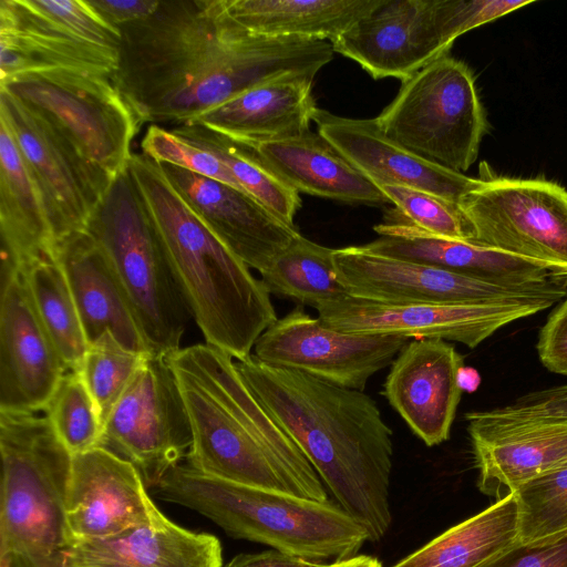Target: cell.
<instances>
[{"label": "cell", "instance_id": "obj_1", "mask_svg": "<svg viewBox=\"0 0 567 567\" xmlns=\"http://www.w3.org/2000/svg\"><path fill=\"white\" fill-rule=\"evenodd\" d=\"M118 29L112 80L141 125L188 123L266 82L317 74L334 54L329 41L248 32L226 0H159L152 14Z\"/></svg>", "mask_w": 567, "mask_h": 567}, {"label": "cell", "instance_id": "obj_2", "mask_svg": "<svg viewBox=\"0 0 567 567\" xmlns=\"http://www.w3.org/2000/svg\"><path fill=\"white\" fill-rule=\"evenodd\" d=\"M243 380L297 444L337 504L378 542L392 523V430L363 391L267 365L252 354L235 360Z\"/></svg>", "mask_w": 567, "mask_h": 567}, {"label": "cell", "instance_id": "obj_3", "mask_svg": "<svg viewBox=\"0 0 567 567\" xmlns=\"http://www.w3.org/2000/svg\"><path fill=\"white\" fill-rule=\"evenodd\" d=\"M166 359L189 417L188 465L225 481L329 501L313 466L261 406L228 353L205 342Z\"/></svg>", "mask_w": 567, "mask_h": 567}, {"label": "cell", "instance_id": "obj_4", "mask_svg": "<svg viewBox=\"0 0 567 567\" xmlns=\"http://www.w3.org/2000/svg\"><path fill=\"white\" fill-rule=\"evenodd\" d=\"M127 168L206 343L236 361L249 358L278 319L261 279L194 214L158 163L134 153Z\"/></svg>", "mask_w": 567, "mask_h": 567}, {"label": "cell", "instance_id": "obj_5", "mask_svg": "<svg viewBox=\"0 0 567 567\" xmlns=\"http://www.w3.org/2000/svg\"><path fill=\"white\" fill-rule=\"evenodd\" d=\"M158 497L209 518L237 539L307 560L346 559L370 542L367 528L331 501L243 485L177 464L153 486Z\"/></svg>", "mask_w": 567, "mask_h": 567}, {"label": "cell", "instance_id": "obj_6", "mask_svg": "<svg viewBox=\"0 0 567 567\" xmlns=\"http://www.w3.org/2000/svg\"><path fill=\"white\" fill-rule=\"evenodd\" d=\"M0 556L12 567H66L72 455L49 419L0 411Z\"/></svg>", "mask_w": 567, "mask_h": 567}, {"label": "cell", "instance_id": "obj_7", "mask_svg": "<svg viewBox=\"0 0 567 567\" xmlns=\"http://www.w3.org/2000/svg\"><path fill=\"white\" fill-rule=\"evenodd\" d=\"M85 230L115 270L150 354L167 358L181 349L193 312L128 168L113 179Z\"/></svg>", "mask_w": 567, "mask_h": 567}, {"label": "cell", "instance_id": "obj_8", "mask_svg": "<svg viewBox=\"0 0 567 567\" xmlns=\"http://www.w3.org/2000/svg\"><path fill=\"white\" fill-rule=\"evenodd\" d=\"M534 0H383L330 41L334 53L359 63L373 79L404 81L449 54L467 31Z\"/></svg>", "mask_w": 567, "mask_h": 567}, {"label": "cell", "instance_id": "obj_9", "mask_svg": "<svg viewBox=\"0 0 567 567\" xmlns=\"http://www.w3.org/2000/svg\"><path fill=\"white\" fill-rule=\"evenodd\" d=\"M375 120L409 152L462 174L476 161L488 131L472 70L449 54L402 81Z\"/></svg>", "mask_w": 567, "mask_h": 567}, {"label": "cell", "instance_id": "obj_10", "mask_svg": "<svg viewBox=\"0 0 567 567\" xmlns=\"http://www.w3.org/2000/svg\"><path fill=\"white\" fill-rule=\"evenodd\" d=\"M0 90L50 124L111 178L127 169L141 124L111 76L47 70L1 82Z\"/></svg>", "mask_w": 567, "mask_h": 567}, {"label": "cell", "instance_id": "obj_11", "mask_svg": "<svg viewBox=\"0 0 567 567\" xmlns=\"http://www.w3.org/2000/svg\"><path fill=\"white\" fill-rule=\"evenodd\" d=\"M334 264L349 296L382 303H499L549 299L567 289L551 279L502 282L377 254L361 246L334 249Z\"/></svg>", "mask_w": 567, "mask_h": 567}, {"label": "cell", "instance_id": "obj_12", "mask_svg": "<svg viewBox=\"0 0 567 567\" xmlns=\"http://www.w3.org/2000/svg\"><path fill=\"white\" fill-rule=\"evenodd\" d=\"M457 206L470 243L551 266H567V189L539 178L495 177L464 195Z\"/></svg>", "mask_w": 567, "mask_h": 567}, {"label": "cell", "instance_id": "obj_13", "mask_svg": "<svg viewBox=\"0 0 567 567\" xmlns=\"http://www.w3.org/2000/svg\"><path fill=\"white\" fill-rule=\"evenodd\" d=\"M193 441L176 378L163 357L147 355L103 423L99 447L130 461L152 487Z\"/></svg>", "mask_w": 567, "mask_h": 567}, {"label": "cell", "instance_id": "obj_14", "mask_svg": "<svg viewBox=\"0 0 567 567\" xmlns=\"http://www.w3.org/2000/svg\"><path fill=\"white\" fill-rule=\"evenodd\" d=\"M410 339L337 331L297 307L257 340L252 357L347 389L363 391L370 378L391 365Z\"/></svg>", "mask_w": 567, "mask_h": 567}, {"label": "cell", "instance_id": "obj_15", "mask_svg": "<svg viewBox=\"0 0 567 567\" xmlns=\"http://www.w3.org/2000/svg\"><path fill=\"white\" fill-rule=\"evenodd\" d=\"M554 303L549 299L499 303H382L349 296L316 310L321 322L337 331L440 339L474 349L501 328Z\"/></svg>", "mask_w": 567, "mask_h": 567}, {"label": "cell", "instance_id": "obj_16", "mask_svg": "<svg viewBox=\"0 0 567 567\" xmlns=\"http://www.w3.org/2000/svg\"><path fill=\"white\" fill-rule=\"evenodd\" d=\"M8 124L44 200L56 243L83 230L113 178L89 163L50 124L0 90Z\"/></svg>", "mask_w": 567, "mask_h": 567}, {"label": "cell", "instance_id": "obj_17", "mask_svg": "<svg viewBox=\"0 0 567 567\" xmlns=\"http://www.w3.org/2000/svg\"><path fill=\"white\" fill-rule=\"evenodd\" d=\"M0 411H43L68 371L19 268L1 262Z\"/></svg>", "mask_w": 567, "mask_h": 567}, {"label": "cell", "instance_id": "obj_18", "mask_svg": "<svg viewBox=\"0 0 567 567\" xmlns=\"http://www.w3.org/2000/svg\"><path fill=\"white\" fill-rule=\"evenodd\" d=\"M144 483L134 464L106 449L73 455L65 501L73 543L165 520Z\"/></svg>", "mask_w": 567, "mask_h": 567}, {"label": "cell", "instance_id": "obj_19", "mask_svg": "<svg viewBox=\"0 0 567 567\" xmlns=\"http://www.w3.org/2000/svg\"><path fill=\"white\" fill-rule=\"evenodd\" d=\"M118 63L120 50L90 41L52 14L42 0H0V83L60 69L112 78Z\"/></svg>", "mask_w": 567, "mask_h": 567}, {"label": "cell", "instance_id": "obj_20", "mask_svg": "<svg viewBox=\"0 0 567 567\" xmlns=\"http://www.w3.org/2000/svg\"><path fill=\"white\" fill-rule=\"evenodd\" d=\"M478 488L498 499L567 464V421L512 420L489 411L465 414Z\"/></svg>", "mask_w": 567, "mask_h": 567}, {"label": "cell", "instance_id": "obj_21", "mask_svg": "<svg viewBox=\"0 0 567 567\" xmlns=\"http://www.w3.org/2000/svg\"><path fill=\"white\" fill-rule=\"evenodd\" d=\"M462 369V355L440 339H412L391 363L382 393L427 446L450 437L463 391Z\"/></svg>", "mask_w": 567, "mask_h": 567}, {"label": "cell", "instance_id": "obj_22", "mask_svg": "<svg viewBox=\"0 0 567 567\" xmlns=\"http://www.w3.org/2000/svg\"><path fill=\"white\" fill-rule=\"evenodd\" d=\"M159 166L207 228L260 274L299 235L295 226L286 224L238 188L169 164Z\"/></svg>", "mask_w": 567, "mask_h": 567}, {"label": "cell", "instance_id": "obj_23", "mask_svg": "<svg viewBox=\"0 0 567 567\" xmlns=\"http://www.w3.org/2000/svg\"><path fill=\"white\" fill-rule=\"evenodd\" d=\"M318 133L375 185L415 188L457 205L482 183L425 161L390 140L374 118L338 116L317 107Z\"/></svg>", "mask_w": 567, "mask_h": 567}, {"label": "cell", "instance_id": "obj_24", "mask_svg": "<svg viewBox=\"0 0 567 567\" xmlns=\"http://www.w3.org/2000/svg\"><path fill=\"white\" fill-rule=\"evenodd\" d=\"M53 254L75 300L89 346L111 332L124 347L150 354L131 301L107 256L85 230L59 240Z\"/></svg>", "mask_w": 567, "mask_h": 567}, {"label": "cell", "instance_id": "obj_25", "mask_svg": "<svg viewBox=\"0 0 567 567\" xmlns=\"http://www.w3.org/2000/svg\"><path fill=\"white\" fill-rule=\"evenodd\" d=\"M315 76L312 73H297L275 79L204 112L190 122L250 148L299 136L310 130L317 109L312 96Z\"/></svg>", "mask_w": 567, "mask_h": 567}, {"label": "cell", "instance_id": "obj_26", "mask_svg": "<svg viewBox=\"0 0 567 567\" xmlns=\"http://www.w3.org/2000/svg\"><path fill=\"white\" fill-rule=\"evenodd\" d=\"M380 238L365 249L423 262L454 272L502 282H542L550 279L551 266L474 243L434 236L391 214L373 227Z\"/></svg>", "mask_w": 567, "mask_h": 567}, {"label": "cell", "instance_id": "obj_27", "mask_svg": "<svg viewBox=\"0 0 567 567\" xmlns=\"http://www.w3.org/2000/svg\"><path fill=\"white\" fill-rule=\"evenodd\" d=\"M66 567H223V548L210 534L195 533L168 518L121 534L74 542Z\"/></svg>", "mask_w": 567, "mask_h": 567}, {"label": "cell", "instance_id": "obj_28", "mask_svg": "<svg viewBox=\"0 0 567 567\" xmlns=\"http://www.w3.org/2000/svg\"><path fill=\"white\" fill-rule=\"evenodd\" d=\"M251 151L298 193L350 204L389 203L381 189L318 132L309 130L299 136L259 144Z\"/></svg>", "mask_w": 567, "mask_h": 567}, {"label": "cell", "instance_id": "obj_29", "mask_svg": "<svg viewBox=\"0 0 567 567\" xmlns=\"http://www.w3.org/2000/svg\"><path fill=\"white\" fill-rule=\"evenodd\" d=\"M0 233L2 260L16 267L53 252L56 238L42 195L0 118Z\"/></svg>", "mask_w": 567, "mask_h": 567}, {"label": "cell", "instance_id": "obj_30", "mask_svg": "<svg viewBox=\"0 0 567 567\" xmlns=\"http://www.w3.org/2000/svg\"><path fill=\"white\" fill-rule=\"evenodd\" d=\"M246 31L266 37L332 41L383 0H226Z\"/></svg>", "mask_w": 567, "mask_h": 567}, {"label": "cell", "instance_id": "obj_31", "mask_svg": "<svg viewBox=\"0 0 567 567\" xmlns=\"http://www.w3.org/2000/svg\"><path fill=\"white\" fill-rule=\"evenodd\" d=\"M517 543L518 502L512 493L391 567H478Z\"/></svg>", "mask_w": 567, "mask_h": 567}, {"label": "cell", "instance_id": "obj_32", "mask_svg": "<svg viewBox=\"0 0 567 567\" xmlns=\"http://www.w3.org/2000/svg\"><path fill=\"white\" fill-rule=\"evenodd\" d=\"M334 249L300 234L260 274L270 295L317 309L349 297L333 259Z\"/></svg>", "mask_w": 567, "mask_h": 567}, {"label": "cell", "instance_id": "obj_33", "mask_svg": "<svg viewBox=\"0 0 567 567\" xmlns=\"http://www.w3.org/2000/svg\"><path fill=\"white\" fill-rule=\"evenodd\" d=\"M18 268V267H17ZM37 312L65 368L76 370L89 343L65 274L53 252L19 267Z\"/></svg>", "mask_w": 567, "mask_h": 567}, {"label": "cell", "instance_id": "obj_34", "mask_svg": "<svg viewBox=\"0 0 567 567\" xmlns=\"http://www.w3.org/2000/svg\"><path fill=\"white\" fill-rule=\"evenodd\" d=\"M172 132L217 156L248 195L279 219L295 226L293 219L301 205L299 193L269 171L251 148L197 123L177 125Z\"/></svg>", "mask_w": 567, "mask_h": 567}, {"label": "cell", "instance_id": "obj_35", "mask_svg": "<svg viewBox=\"0 0 567 567\" xmlns=\"http://www.w3.org/2000/svg\"><path fill=\"white\" fill-rule=\"evenodd\" d=\"M43 411L72 456L100 446L103 423L78 370L64 373Z\"/></svg>", "mask_w": 567, "mask_h": 567}, {"label": "cell", "instance_id": "obj_36", "mask_svg": "<svg viewBox=\"0 0 567 567\" xmlns=\"http://www.w3.org/2000/svg\"><path fill=\"white\" fill-rule=\"evenodd\" d=\"M518 542L535 544L567 534V464L516 489Z\"/></svg>", "mask_w": 567, "mask_h": 567}, {"label": "cell", "instance_id": "obj_37", "mask_svg": "<svg viewBox=\"0 0 567 567\" xmlns=\"http://www.w3.org/2000/svg\"><path fill=\"white\" fill-rule=\"evenodd\" d=\"M147 355L127 349L111 332H104L89 346L76 370L97 406L102 423Z\"/></svg>", "mask_w": 567, "mask_h": 567}, {"label": "cell", "instance_id": "obj_38", "mask_svg": "<svg viewBox=\"0 0 567 567\" xmlns=\"http://www.w3.org/2000/svg\"><path fill=\"white\" fill-rule=\"evenodd\" d=\"M377 186L395 205L400 219L434 236L471 241L470 226L456 204L415 188Z\"/></svg>", "mask_w": 567, "mask_h": 567}, {"label": "cell", "instance_id": "obj_39", "mask_svg": "<svg viewBox=\"0 0 567 567\" xmlns=\"http://www.w3.org/2000/svg\"><path fill=\"white\" fill-rule=\"evenodd\" d=\"M141 148L144 155L156 163L169 164L245 192L217 156L159 125L152 124L146 128Z\"/></svg>", "mask_w": 567, "mask_h": 567}, {"label": "cell", "instance_id": "obj_40", "mask_svg": "<svg viewBox=\"0 0 567 567\" xmlns=\"http://www.w3.org/2000/svg\"><path fill=\"white\" fill-rule=\"evenodd\" d=\"M489 413L512 420L567 421V384L527 393L511 405L489 410Z\"/></svg>", "mask_w": 567, "mask_h": 567}, {"label": "cell", "instance_id": "obj_41", "mask_svg": "<svg viewBox=\"0 0 567 567\" xmlns=\"http://www.w3.org/2000/svg\"><path fill=\"white\" fill-rule=\"evenodd\" d=\"M478 567H567V534L535 544L518 542Z\"/></svg>", "mask_w": 567, "mask_h": 567}, {"label": "cell", "instance_id": "obj_42", "mask_svg": "<svg viewBox=\"0 0 567 567\" xmlns=\"http://www.w3.org/2000/svg\"><path fill=\"white\" fill-rule=\"evenodd\" d=\"M536 349L547 370L567 377V296L540 328Z\"/></svg>", "mask_w": 567, "mask_h": 567}, {"label": "cell", "instance_id": "obj_43", "mask_svg": "<svg viewBox=\"0 0 567 567\" xmlns=\"http://www.w3.org/2000/svg\"><path fill=\"white\" fill-rule=\"evenodd\" d=\"M111 24L121 27L152 14L159 0H89Z\"/></svg>", "mask_w": 567, "mask_h": 567}, {"label": "cell", "instance_id": "obj_44", "mask_svg": "<svg viewBox=\"0 0 567 567\" xmlns=\"http://www.w3.org/2000/svg\"><path fill=\"white\" fill-rule=\"evenodd\" d=\"M330 564L312 561L270 549L255 554H239L223 567H329Z\"/></svg>", "mask_w": 567, "mask_h": 567}, {"label": "cell", "instance_id": "obj_45", "mask_svg": "<svg viewBox=\"0 0 567 567\" xmlns=\"http://www.w3.org/2000/svg\"><path fill=\"white\" fill-rule=\"evenodd\" d=\"M329 567H382L381 561L373 556L355 555L346 559L336 560Z\"/></svg>", "mask_w": 567, "mask_h": 567}, {"label": "cell", "instance_id": "obj_46", "mask_svg": "<svg viewBox=\"0 0 567 567\" xmlns=\"http://www.w3.org/2000/svg\"><path fill=\"white\" fill-rule=\"evenodd\" d=\"M0 567H12L11 558L9 556H0Z\"/></svg>", "mask_w": 567, "mask_h": 567}]
</instances>
